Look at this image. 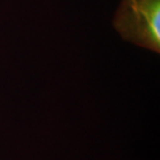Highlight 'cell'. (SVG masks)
<instances>
[{"label":"cell","mask_w":160,"mask_h":160,"mask_svg":"<svg viewBox=\"0 0 160 160\" xmlns=\"http://www.w3.org/2000/svg\"><path fill=\"white\" fill-rule=\"evenodd\" d=\"M160 0H122L116 27L131 42L159 52Z\"/></svg>","instance_id":"1"}]
</instances>
